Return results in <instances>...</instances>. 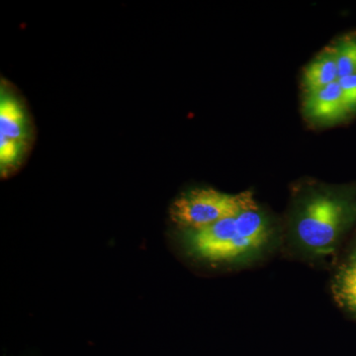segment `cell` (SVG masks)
Here are the masks:
<instances>
[{
    "instance_id": "cell-7",
    "label": "cell",
    "mask_w": 356,
    "mask_h": 356,
    "mask_svg": "<svg viewBox=\"0 0 356 356\" xmlns=\"http://www.w3.org/2000/svg\"><path fill=\"white\" fill-rule=\"evenodd\" d=\"M235 224L238 235L254 243L255 247L259 248L266 242V222L257 205L241 211L235 217Z\"/></svg>"
},
{
    "instance_id": "cell-5",
    "label": "cell",
    "mask_w": 356,
    "mask_h": 356,
    "mask_svg": "<svg viewBox=\"0 0 356 356\" xmlns=\"http://www.w3.org/2000/svg\"><path fill=\"white\" fill-rule=\"evenodd\" d=\"M27 117L19 100L1 89L0 100V140H11L26 146Z\"/></svg>"
},
{
    "instance_id": "cell-1",
    "label": "cell",
    "mask_w": 356,
    "mask_h": 356,
    "mask_svg": "<svg viewBox=\"0 0 356 356\" xmlns=\"http://www.w3.org/2000/svg\"><path fill=\"white\" fill-rule=\"evenodd\" d=\"M254 206L257 202L250 192L232 195L212 188H198L175 201L170 218L187 231H197L225 218L236 217L241 211Z\"/></svg>"
},
{
    "instance_id": "cell-10",
    "label": "cell",
    "mask_w": 356,
    "mask_h": 356,
    "mask_svg": "<svg viewBox=\"0 0 356 356\" xmlns=\"http://www.w3.org/2000/svg\"><path fill=\"white\" fill-rule=\"evenodd\" d=\"M339 84L341 86L344 104L348 111H353L356 108V74L341 77L339 79Z\"/></svg>"
},
{
    "instance_id": "cell-2",
    "label": "cell",
    "mask_w": 356,
    "mask_h": 356,
    "mask_svg": "<svg viewBox=\"0 0 356 356\" xmlns=\"http://www.w3.org/2000/svg\"><path fill=\"white\" fill-rule=\"evenodd\" d=\"M343 218V207L337 199L318 195L312 198L297 224V235L304 245L324 252L336 242Z\"/></svg>"
},
{
    "instance_id": "cell-9",
    "label": "cell",
    "mask_w": 356,
    "mask_h": 356,
    "mask_svg": "<svg viewBox=\"0 0 356 356\" xmlns=\"http://www.w3.org/2000/svg\"><path fill=\"white\" fill-rule=\"evenodd\" d=\"M337 294L344 305L356 314V261L339 274Z\"/></svg>"
},
{
    "instance_id": "cell-8",
    "label": "cell",
    "mask_w": 356,
    "mask_h": 356,
    "mask_svg": "<svg viewBox=\"0 0 356 356\" xmlns=\"http://www.w3.org/2000/svg\"><path fill=\"white\" fill-rule=\"evenodd\" d=\"M339 79L356 74V36L348 35L334 44Z\"/></svg>"
},
{
    "instance_id": "cell-3",
    "label": "cell",
    "mask_w": 356,
    "mask_h": 356,
    "mask_svg": "<svg viewBox=\"0 0 356 356\" xmlns=\"http://www.w3.org/2000/svg\"><path fill=\"white\" fill-rule=\"evenodd\" d=\"M186 243L193 254L209 261H229L257 248L236 233L235 217L186 232Z\"/></svg>"
},
{
    "instance_id": "cell-6",
    "label": "cell",
    "mask_w": 356,
    "mask_h": 356,
    "mask_svg": "<svg viewBox=\"0 0 356 356\" xmlns=\"http://www.w3.org/2000/svg\"><path fill=\"white\" fill-rule=\"evenodd\" d=\"M339 81L337 54L334 46L325 50L307 65L303 74V88L305 95L315 92Z\"/></svg>"
},
{
    "instance_id": "cell-4",
    "label": "cell",
    "mask_w": 356,
    "mask_h": 356,
    "mask_svg": "<svg viewBox=\"0 0 356 356\" xmlns=\"http://www.w3.org/2000/svg\"><path fill=\"white\" fill-rule=\"evenodd\" d=\"M305 99L306 113L313 120L336 121L348 112L339 81L307 95Z\"/></svg>"
}]
</instances>
